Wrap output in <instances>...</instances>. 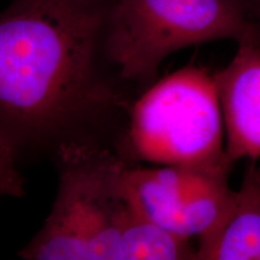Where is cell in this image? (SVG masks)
I'll return each mask as SVG.
<instances>
[{
    "label": "cell",
    "instance_id": "1",
    "mask_svg": "<svg viewBox=\"0 0 260 260\" xmlns=\"http://www.w3.org/2000/svg\"><path fill=\"white\" fill-rule=\"evenodd\" d=\"M115 0H12L0 12V134L18 159L118 151L139 93L109 50Z\"/></svg>",
    "mask_w": 260,
    "mask_h": 260
},
{
    "label": "cell",
    "instance_id": "2",
    "mask_svg": "<svg viewBox=\"0 0 260 260\" xmlns=\"http://www.w3.org/2000/svg\"><path fill=\"white\" fill-rule=\"evenodd\" d=\"M59 186L50 216L18 256L27 260H122L140 212L123 189L132 164L115 148L70 151L54 160Z\"/></svg>",
    "mask_w": 260,
    "mask_h": 260
},
{
    "label": "cell",
    "instance_id": "3",
    "mask_svg": "<svg viewBox=\"0 0 260 260\" xmlns=\"http://www.w3.org/2000/svg\"><path fill=\"white\" fill-rule=\"evenodd\" d=\"M118 152L132 164L230 160L213 74L190 64L142 90L130 109Z\"/></svg>",
    "mask_w": 260,
    "mask_h": 260
},
{
    "label": "cell",
    "instance_id": "4",
    "mask_svg": "<svg viewBox=\"0 0 260 260\" xmlns=\"http://www.w3.org/2000/svg\"><path fill=\"white\" fill-rule=\"evenodd\" d=\"M218 40L255 44L243 0H115L109 50L124 82L139 94L165 58Z\"/></svg>",
    "mask_w": 260,
    "mask_h": 260
},
{
    "label": "cell",
    "instance_id": "5",
    "mask_svg": "<svg viewBox=\"0 0 260 260\" xmlns=\"http://www.w3.org/2000/svg\"><path fill=\"white\" fill-rule=\"evenodd\" d=\"M233 162L126 165L123 189L140 213L169 232L200 240L223 222L236 201L229 186Z\"/></svg>",
    "mask_w": 260,
    "mask_h": 260
},
{
    "label": "cell",
    "instance_id": "6",
    "mask_svg": "<svg viewBox=\"0 0 260 260\" xmlns=\"http://www.w3.org/2000/svg\"><path fill=\"white\" fill-rule=\"evenodd\" d=\"M225 128V153L235 164L260 158V46L240 44L235 56L213 74Z\"/></svg>",
    "mask_w": 260,
    "mask_h": 260
},
{
    "label": "cell",
    "instance_id": "7",
    "mask_svg": "<svg viewBox=\"0 0 260 260\" xmlns=\"http://www.w3.org/2000/svg\"><path fill=\"white\" fill-rule=\"evenodd\" d=\"M199 260H260V168L248 160L232 211L198 240Z\"/></svg>",
    "mask_w": 260,
    "mask_h": 260
},
{
    "label": "cell",
    "instance_id": "8",
    "mask_svg": "<svg viewBox=\"0 0 260 260\" xmlns=\"http://www.w3.org/2000/svg\"><path fill=\"white\" fill-rule=\"evenodd\" d=\"M18 155L0 134V200L21 198L25 194V182L18 170Z\"/></svg>",
    "mask_w": 260,
    "mask_h": 260
},
{
    "label": "cell",
    "instance_id": "9",
    "mask_svg": "<svg viewBox=\"0 0 260 260\" xmlns=\"http://www.w3.org/2000/svg\"><path fill=\"white\" fill-rule=\"evenodd\" d=\"M243 4L254 30L255 44L260 46V0H243Z\"/></svg>",
    "mask_w": 260,
    "mask_h": 260
}]
</instances>
